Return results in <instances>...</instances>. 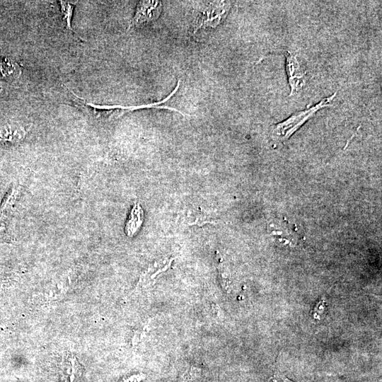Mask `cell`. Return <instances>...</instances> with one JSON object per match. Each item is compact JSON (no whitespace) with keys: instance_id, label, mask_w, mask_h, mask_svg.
Segmentation results:
<instances>
[{"instance_id":"6da1fadb","label":"cell","mask_w":382,"mask_h":382,"mask_svg":"<svg viewBox=\"0 0 382 382\" xmlns=\"http://www.w3.org/2000/svg\"><path fill=\"white\" fill-rule=\"evenodd\" d=\"M336 95L337 92L329 97L323 98L315 105L308 106L306 109L296 112L286 120L276 124L272 127V137L278 141L286 140L307 120L313 117L319 110L330 105Z\"/></svg>"},{"instance_id":"7a4b0ae2","label":"cell","mask_w":382,"mask_h":382,"mask_svg":"<svg viewBox=\"0 0 382 382\" xmlns=\"http://www.w3.org/2000/svg\"><path fill=\"white\" fill-rule=\"evenodd\" d=\"M231 7L229 1H214L206 8L196 18L193 33L200 29L215 28L226 18Z\"/></svg>"},{"instance_id":"3957f363","label":"cell","mask_w":382,"mask_h":382,"mask_svg":"<svg viewBox=\"0 0 382 382\" xmlns=\"http://www.w3.org/2000/svg\"><path fill=\"white\" fill-rule=\"evenodd\" d=\"M286 58V72L290 87V96L299 91L306 81V71L300 65L296 56L290 51L284 52Z\"/></svg>"},{"instance_id":"277c9868","label":"cell","mask_w":382,"mask_h":382,"mask_svg":"<svg viewBox=\"0 0 382 382\" xmlns=\"http://www.w3.org/2000/svg\"><path fill=\"white\" fill-rule=\"evenodd\" d=\"M161 11L162 4L159 1H139L127 30L156 21L160 16Z\"/></svg>"},{"instance_id":"5b68a950","label":"cell","mask_w":382,"mask_h":382,"mask_svg":"<svg viewBox=\"0 0 382 382\" xmlns=\"http://www.w3.org/2000/svg\"><path fill=\"white\" fill-rule=\"evenodd\" d=\"M180 81L178 80L175 89H173V91L166 98H164L163 100H161L159 102H156V103H154L144 104V105H132V106H122V105H96V104H93V103H86V105L91 107L94 110V112L98 116L101 115H103L104 113L110 114L112 111L115 110V109L122 110V111L127 112V111H132V110H139V109L150 108H161V109H163H163H168V110H170L172 111L178 112L179 113H181L182 115H184V114L182 112H180V110H178L177 109H175V108H173L172 107L161 105L162 103H164L165 102L168 100L176 93V91H178V88L180 86Z\"/></svg>"},{"instance_id":"8992f818","label":"cell","mask_w":382,"mask_h":382,"mask_svg":"<svg viewBox=\"0 0 382 382\" xmlns=\"http://www.w3.org/2000/svg\"><path fill=\"white\" fill-rule=\"evenodd\" d=\"M25 128L18 124H7L0 127V143H19L26 136Z\"/></svg>"},{"instance_id":"52a82bcc","label":"cell","mask_w":382,"mask_h":382,"mask_svg":"<svg viewBox=\"0 0 382 382\" xmlns=\"http://www.w3.org/2000/svg\"><path fill=\"white\" fill-rule=\"evenodd\" d=\"M144 219V212L141 206L135 203L126 223L125 231L132 237L140 228Z\"/></svg>"},{"instance_id":"ba28073f","label":"cell","mask_w":382,"mask_h":382,"mask_svg":"<svg viewBox=\"0 0 382 382\" xmlns=\"http://www.w3.org/2000/svg\"><path fill=\"white\" fill-rule=\"evenodd\" d=\"M21 74L18 64L11 59L0 57V76L6 79H13Z\"/></svg>"},{"instance_id":"9c48e42d","label":"cell","mask_w":382,"mask_h":382,"mask_svg":"<svg viewBox=\"0 0 382 382\" xmlns=\"http://www.w3.org/2000/svg\"><path fill=\"white\" fill-rule=\"evenodd\" d=\"M59 4L60 6V10L62 16V20L64 22V26L66 30H69V32H71L73 34L77 36L79 39L81 40H83L82 37H81L73 29L71 26V17L73 16L74 9V5L68 2V1H59Z\"/></svg>"},{"instance_id":"30bf717a","label":"cell","mask_w":382,"mask_h":382,"mask_svg":"<svg viewBox=\"0 0 382 382\" xmlns=\"http://www.w3.org/2000/svg\"><path fill=\"white\" fill-rule=\"evenodd\" d=\"M68 361L69 364V372L70 382H80L83 371V366L72 354L69 356Z\"/></svg>"},{"instance_id":"8fae6325","label":"cell","mask_w":382,"mask_h":382,"mask_svg":"<svg viewBox=\"0 0 382 382\" xmlns=\"http://www.w3.org/2000/svg\"><path fill=\"white\" fill-rule=\"evenodd\" d=\"M219 269V274L220 277V282L222 287L225 289L226 291L230 290V286H231V279L229 278V276L225 269L221 264L219 265L218 267Z\"/></svg>"},{"instance_id":"7c38bea8","label":"cell","mask_w":382,"mask_h":382,"mask_svg":"<svg viewBox=\"0 0 382 382\" xmlns=\"http://www.w3.org/2000/svg\"><path fill=\"white\" fill-rule=\"evenodd\" d=\"M272 380L273 382H293L286 378L284 375L275 374L272 376Z\"/></svg>"},{"instance_id":"4fadbf2b","label":"cell","mask_w":382,"mask_h":382,"mask_svg":"<svg viewBox=\"0 0 382 382\" xmlns=\"http://www.w3.org/2000/svg\"><path fill=\"white\" fill-rule=\"evenodd\" d=\"M324 306H325V301L323 300L318 303L316 306L317 311H315L317 312V313H323L324 311Z\"/></svg>"}]
</instances>
